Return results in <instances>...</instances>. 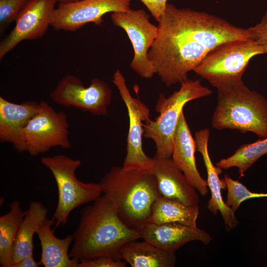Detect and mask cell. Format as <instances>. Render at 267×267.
Listing matches in <instances>:
<instances>
[{
	"instance_id": "cell-2",
	"label": "cell",
	"mask_w": 267,
	"mask_h": 267,
	"mask_svg": "<svg viewBox=\"0 0 267 267\" xmlns=\"http://www.w3.org/2000/svg\"><path fill=\"white\" fill-rule=\"evenodd\" d=\"M73 236L69 256L79 261L100 256L121 259L122 247L140 238L138 230L121 220L113 204L104 194L82 209Z\"/></svg>"
},
{
	"instance_id": "cell-27",
	"label": "cell",
	"mask_w": 267,
	"mask_h": 267,
	"mask_svg": "<svg viewBox=\"0 0 267 267\" xmlns=\"http://www.w3.org/2000/svg\"><path fill=\"white\" fill-rule=\"evenodd\" d=\"M126 263L120 258L100 256L89 260H80L78 267H125Z\"/></svg>"
},
{
	"instance_id": "cell-31",
	"label": "cell",
	"mask_w": 267,
	"mask_h": 267,
	"mask_svg": "<svg viewBox=\"0 0 267 267\" xmlns=\"http://www.w3.org/2000/svg\"><path fill=\"white\" fill-rule=\"evenodd\" d=\"M81 0H57L58 4L70 3L80 1Z\"/></svg>"
},
{
	"instance_id": "cell-25",
	"label": "cell",
	"mask_w": 267,
	"mask_h": 267,
	"mask_svg": "<svg viewBox=\"0 0 267 267\" xmlns=\"http://www.w3.org/2000/svg\"><path fill=\"white\" fill-rule=\"evenodd\" d=\"M223 181L227 191L225 203L234 212L238 209L241 203L247 199L267 197V193L251 192L242 183L232 179L227 175L224 176Z\"/></svg>"
},
{
	"instance_id": "cell-17",
	"label": "cell",
	"mask_w": 267,
	"mask_h": 267,
	"mask_svg": "<svg viewBox=\"0 0 267 267\" xmlns=\"http://www.w3.org/2000/svg\"><path fill=\"white\" fill-rule=\"evenodd\" d=\"M196 143L183 113L182 112L173 140L172 160L182 172L189 182L202 195L208 193L207 182L201 176L196 167Z\"/></svg>"
},
{
	"instance_id": "cell-24",
	"label": "cell",
	"mask_w": 267,
	"mask_h": 267,
	"mask_svg": "<svg viewBox=\"0 0 267 267\" xmlns=\"http://www.w3.org/2000/svg\"><path fill=\"white\" fill-rule=\"evenodd\" d=\"M267 154V137L240 146L229 157L223 158L217 163L221 169L231 167L238 169L239 177L244 176L245 172L260 157Z\"/></svg>"
},
{
	"instance_id": "cell-19",
	"label": "cell",
	"mask_w": 267,
	"mask_h": 267,
	"mask_svg": "<svg viewBox=\"0 0 267 267\" xmlns=\"http://www.w3.org/2000/svg\"><path fill=\"white\" fill-rule=\"evenodd\" d=\"M54 221L47 218L37 230L40 241L42 253L41 265L45 267H78L79 261L71 258L69 248L73 236L69 235L61 239L54 235L51 226Z\"/></svg>"
},
{
	"instance_id": "cell-22",
	"label": "cell",
	"mask_w": 267,
	"mask_h": 267,
	"mask_svg": "<svg viewBox=\"0 0 267 267\" xmlns=\"http://www.w3.org/2000/svg\"><path fill=\"white\" fill-rule=\"evenodd\" d=\"M199 206L187 205L160 195L152 205L148 222L162 224L177 222L197 226Z\"/></svg>"
},
{
	"instance_id": "cell-28",
	"label": "cell",
	"mask_w": 267,
	"mask_h": 267,
	"mask_svg": "<svg viewBox=\"0 0 267 267\" xmlns=\"http://www.w3.org/2000/svg\"><path fill=\"white\" fill-rule=\"evenodd\" d=\"M248 29L252 38L262 47L264 54L267 53V10L261 21Z\"/></svg>"
},
{
	"instance_id": "cell-23",
	"label": "cell",
	"mask_w": 267,
	"mask_h": 267,
	"mask_svg": "<svg viewBox=\"0 0 267 267\" xmlns=\"http://www.w3.org/2000/svg\"><path fill=\"white\" fill-rule=\"evenodd\" d=\"M9 207V211L0 217V265L2 267H12L14 244L25 214L18 201L10 203Z\"/></svg>"
},
{
	"instance_id": "cell-15",
	"label": "cell",
	"mask_w": 267,
	"mask_h": 267,
	"mask_svg": "<svg viewBox=\"0 0 267 267\" xmlns=\"http://www.w3.org/2000/svg\"><path fill=\"white\" fill-rule=\"evenodd\" d=\"M152 169L161 196L187 205L199 206L196 189L171 157L162 158L155 155L153 158Z\"/></svg>"
},
{
	"instance_id": "cell-6",
	"label": "cell",
	"mask_w": 267,
	"mask_h": 267,
	"mask_svg": "<svg viewBox=\"0 0 267 267\" xmlns=\"http://www.w3.org/2000/svg\"><path fill=\"white\" fill-rule=\"evenodd\" d=\"M264 54L262 47L253 38L223 44L211 52L194 70L218 89L241 81L250 60Z\"/></svg>"
},
{
	"instance_id": "cell-3",
	"label": "cell",
	"mask_w": 267,
	"mask_h": 267,
	"mask_svg": "<svg viewBox=\"0 0 267 267\" xmlns=\"http://www.w3.org/2000/svg\"><path fill=\"white\" fill-rule=\"evenodd\" d=\"M152 166H113L99 182L121 220L134 229L148 222L160 195Z\"/></svg>"
},
{
	"instance_id": "cell-11",
	"label": "cell",
	"mask_w": 267,
	"mask_h": 267,
	"mask_svg": "<svg viewBox=\"0 0 267 267\" xmlns=\"http://www.w3.org/2000/svg\"><path fill=\"white\" fill-rule=\"evenodd\" d=\"M131 0H81L58 4L53 12L50 26L57 31L73 32L89 23L100 25L105 14L130 9Z\"/></svg>"
},
{
	"instance_id": "cell-7",
	"label": "cell",
	"mask_w": 267,
	"mask_h": 267,
	"mask_svg": "<svg viewBox=\"0 0 267 267\" xmlns=\"http://www.w3.org/2000/svg\"><path fill=\"white\" fill-rule=\"evenodd\" d=\"M41 163L51 172L58 189L57 204L52 218L56 222L54 229L66 224L75 208L102 195L99 183H85L76 177L75 172L81 164L80 160L60 154L43 157Z\"/></svg>"
},
{
	"instance_id": "cell-14",
	"label": "cell",
	"mask_w": 267,
	"mask_h": 267,
	"mask_svg": "<svg viewBox=\"0 0 267 267\" xmlns=\"http://www.w3.org/2000/svg\"><path fill=\"white\" fill-rule=\"evenodd\" d=\"M140 238L168 252L175 253L181 246L193 241L206 245L212 237L205 230L177 222L156 224L148 222L137 229Z\"/></svg>"
},
{
	"instance_id": "cell-29",
	"label": "cell",
	"mask_w": 267,
	"mask_h": 267,
	"mask_svg": "<svg viewBox=\"0 0 267 267\" xmlns=\"http://www.w3.org/2000/svg\"><path fill=\"white\" fill-rule=\"evenodd\" d=\"M158 22L164 14L168 0H140Z\"/></svg>"
},
{
	"instance_id": "cell-30",
	"label": "cell",
	"mask_w": 267,
	"mask_h": 267,
	"mask_svg": "<svg viewBox=\"0 0 267 267\" xmlns=\"http://www.w3.org/2000/svg\"><path fill=\"white\" fill-rule=\"evenodd\" d=\"M41 264L40 262H37L33 257V255L27 256L19 262L13 265L12 267H38Z\"/></svg>"
},
{
	"instance_id": "cell-8",
	"label": "cell",
	"mask_w": 267,
	"mask_h": 267,
	"mask_svg": "<svg viewBox=\"0 0 267 267\" xmlns=\"http://www.w3.org/2000/svg\"><path fill=\"white\" fill-rule=\"evenodd\" d=\"M38 111L23 131L27 151L32 156L47 152L53 147L69 148V125L63 112H56L46 102L41 101Z\"/></svg>"
},
{
	"instance_id": "cell-12",
	"label": "cell",
	"mask_w": 267,
	"mask_h": 267,
	"mask_svg": "<svg viewBox=\"0 0 267 267\" xmlns=\"http://www.w3.org/2000/svg\"><path fill=\"white\" fill-rule=\"evenodd\" d=\"M112 82L118 89L126 106L129 118L127 154L123 166H151L152 165L153 158L147 156L142 148L144 125L151 120L149 110L138 98L132 96L125 78L119 70L114 72Z\"/></svg>"
},
{
	"instance_id": "cell-9",
	"label": "cell",
	"mask_w": 267,
	"mask_h": 267,
	"mask_svg": "<svg viewBox=\"0 0 267 267\" xmlns=\"http://www.w3.org/2000/svg\"><path fill=\"white\" fill-rule=\"evenodd\" d=\"M113 24L123 29L133 47L134 55L131 68L141 77L150 79L157 74L148 57V52L158 34V26L149 20V15L143 9H132L112 13Z\"/></svg>"
},
{
	"instance_id": "cell-20",
	"label": "cell",
	"mask_w": 267,
	"mask_h": 267,
	"mask_svg": "<svg viewBox=\"0 0 267 267\" xmlns=\"http://www.w3.org/2000/svg\"><path fill=\"white\" fill-rule=\"evenodd\" d=\"M120 256L132 267H173L176 264L175 253L162 250L144 240L127 242L122 247Z\"/></svg>"
},
{
	"instance_id": "cell-26",
	"label": "cell",
	"mask_w": 267,
	"mask_h": 267,
	"mask_svg": "<svg viewBox=\"0 0 267 267\" xmlns=\"http://www.w3.org/2000/svg\"><path fill=\"white\" fill-rule=\"evenodd\" d=\"M27 0H0V32L15 21Z\"/></svg>"
},
{
	"instance_id": "cell-13",
	"label": "cell",
	"mask_w": 267,
	"mask_h": 267,
	"mask_svg": "<svg viewBox=\"0 0 267 267\" xmlns=\"http://www.w3.org/2000/svg\"><path fill=\"white\" fill-rule=\"evenodd\" d=\"M57 0H27L13 29L0 42V59L25 40L42 37L50 26Z\"/></svg>"
},
{
	"instance_id": "cell-16",
	"label": "cell",
	"mask_w": 267,
	"mask_h": 267,
	"mask_svg": "<svg viewBox=\"0 0 267 267\" xmlns=\"http://www.w3.org/2000/svg\"><path fill=\"white\" fill-rule=\"evenodd\" d=\"M39 107L35 101L17 104L0 96V141L11 143L19 153L27 151L23 131Z\"/></svg>"
},
{
	"instance_id": "cell-10",
	"label": "cell",
	"mask_w": 267,
	"mask_h": 267,
	"mask_svg": "<svg viewBox=\"0 0 267 267\" xmlns=\"http://www.w3.org/2000/svg\"><path fill=\"white\" fill-rule=\"evenodd\" d=\"M50 96L61 106L73 107L95 115H105L111 101L112 89L98 78L92 79L86 87L79 78L67 74L59 81Z\"/></svg>"
},
{
	"instance_id": "cell-5",
	"label": "cell",
	"mask_w": 267,
	"mask_h": 267,
	"mask_svg": "<svg viewBox=\"0 0 267 267\" xmlns=\"http://www.w3.org/2000/svg\"><path fill=\"white\" fill-rule=\"evenodd\" d=\"M181 84L179 89L166 97L159 94L155 110L159 113L155 121L144 125L143 136L152 139L156 145V155L170 158L173 149L175 133L183 108L189 101L208 96L212 90L203 86L199 80H187Z\"/></svg>"
},
{
	"instance_id": "cell-4",
	"label": "cell",
	"mask_w": 267,
	"mask_h": 267,
	"mask_svg": "<svg viewBox=\"0 0 267 267\" xmlns=\"http://www.w3.org/2000/svg\"><path fill=\"white\" fill-rule=\"evenodd\" d=\"M217 104L212 125L218 130L230 129L267 137V100L242 81L218 89Z\"/></svg>"
},
{
	"instance_id": "cell-21",
	"label": "cell",
	"mask_w": 267,
	"mask_h": 267,
	"mask_svg": "<svg viewBox=\"0 0 267 267\" xmlns=\"http://www.w3.org/2000/svg\"><path fill=\"white\" fill-rule=\"evenodd\" d=\"M47 209L40 201L31 202L19 226L13 250V265L23 258L33 255V237L37 230L47 218ZM12 265V266H13Z\"/></svg>"
},
{
	"instance_id": "cell-1",
	"label": "cell",
	"mask_w": 267,
	"mask_h": 267,
	"mask_svg": "<svg viewBox=\"0 0 267 267\" xmlns=\"http://www.w3.org/2000/svg\"><path fill=\"white\" fill-rule=\"evenodd\" d=\"M148 57L162 81L170 86L188 80L207 55L220 45L252 38L248 29L216 15L167 3Z\"/></svg>"
},
{
	"instance_id": "cell-18",
	"label": "cell",
	"mask_w": 267,
	"mask_h": 267,
	"mask_svg": "<svg viewBox=\"0 0 267 267\" xmlns=\"http://www.w3.org/2000/svg\"><path fill=\"white\" fill-rule=\"evenodd\" d=\"M210 131L208 129L200 130L195 134L196 148L202 156L207 173V185L211 193L208 208L214 214H221L225 224L230 228L235 227L238 222L234 212L225 204L222 195V189L225 186L223 180L219 177L222 169L215 166L210 158L208 151Z\"/></svg>"
}]
</instances>
